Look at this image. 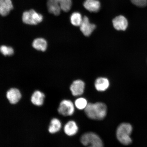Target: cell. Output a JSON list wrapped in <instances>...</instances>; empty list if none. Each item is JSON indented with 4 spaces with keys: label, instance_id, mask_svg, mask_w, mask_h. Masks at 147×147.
<instances>
[{
    "label": "cell",
    "instance_id": "obj_1",
    "mask_svg": "<svg viewBox=\"0 0 147 147\" xmlns=\"http://www.w3.org/2000/svg\"><path fill=\"white\" fill-rule=\"evenodd\" d=\"M84 109L87 117L94 120H102L106 117L107 113V106L101 102L88 104Z\"/></svg>",
    "mask_w": 147,
    "mask_h": 147
},
{
    "label": "cell",
    "instance_id": "obj_2",
    "mask_svg": "<svg viewBox=\"0 0 147 147\" xmlns=\"http://www.w3.org/2000/svg\"><path fill=\"white\" fill-rule=\"evenodd\" d=\"M132 131L133 127L128 123H123L119 125L117 128L116 133L119 142L125 145L131 144L132 140L130 136Z\"/></svg>",
    "mask_w": 147,
    "mask_h": 147
},
{
    "label": "cell",
    "instance_id": "obj_3",
    "mask_svg": "<svg viewBox=\"0 0 147 147\" xmlns=\"http://www.w3.org/2000/svg\"><path fill=\"white\" fill-rule=\"evenodd\" d=\"M80 141L83 145L87 147H104L100 138L92 132L84 134L81 138Z\"/></svg>",
    "mask_w": 147,
    "mask_h": 147
},
{
    "label": "cell",
    "instance_id": "obj_4",
    "mask_svg": "<svg viewBox=\"0 0 147 147\" xmlns=\"http://www.w3.org/2000/svg\"><path fill=\"white\" fill-rule=\"evenodd\" d=\"M43 16L34 9L26 11L23 14V22L26 24L36 25L41 23L43 20Z\"/></svg>",
    "mask_w": 147,
    "mask_h": 147
},
{
    "label": "cell",
    "instance_id": "obj_5",
    "mask_svg": "<svg viewBox=\"0 0 147 147\" xmlns=\"http://www.w3.org/2000/svg\"><path fill=\"white\" fill-rule=\"evenodd\" d=\"M58 111L60 115L64 116H71L74 113V105L71 101L64 100L60 102Z\"/></svg>",
    "mask_w": 147,
    "mask_h": 147
},
{
    "label": "cell",
    "instance_id": "obj_6",
    "mask_svg": "<svg viewBox=\"0 0 147 147\" xmlns=\"http://www.w3.org/2000/svg\"><path fill=\"white\" fill-rule=\"evenodd\" d=\"M80 27V30L84 35L88 36L90 35L96 28V26L94 24L90 23L89 18L85 16L83 18Z\"/></svg>",
    "mask_w": 147,
    "mask_h": 147
},
{
    "label": "cell",
    "instance_id": "obj_7",
    "mask_svg": "<svg viewBox=\"0 0 147 147\" xmlns=\"http://www.w3.org/2000/svg\"><path fill=\"white\" fill-rule=\"evenodd\" d=\"M6 96L10 104L15 105L21 100L22 95L19 90L16 88H12L7 91Z\"/></svg>",
    "mask_w": 147,
    "mask_h": 147
},
{
    "label": "cell",
    "instance_id": "obj_8",
    "mask_svg": "<svg viewBox=\"0 0 147 147\" xmlns=\"http://www.w3.org/2000/svg\"><path fill=\"white\" fill-rule=\"evenodd\" d=\"M113 23L114 28L117 30H126L128 25L127 20L123 16H117L114 18Z\"/></svg>",
    "mask_w": 147,
    "mask_h": 147
},
{
    "label": "cell",
    "instance_id": "obj_9",
    "mask_svg": "<svg viewBox=\"0 0 147 147\" xmlns=\"http://www.w3.org/2000/svg\"><path fill=\"white\" fill-rule=\"evenodd\" d=\"M85 84L82 80H76L74 82L71 86L70 89L73 96H78L83 93Z\"/></svg>",
    "mask_w": 147,
    "mask_h": 147
},
{
    "label": "cell",
    "instance_id": "obj_10",
    "mask_svg": "<svg viewBox=\"0 0 147 147\" xmlns=\"http://www.w3.org/2000/svg\"><path fill=\"white\" fill-rule=\"evenodd\" d=\"M83 5L89 12L94 13L98 12L101 7L100 2L98 0H86Z\"/></svg>",
    "mask_w": 147,
    "mask_h": 147
},
{
    "label": "cell",
    "instance_id": "obj_11",
    "mask_svg": "<svg viewBox=\"0 0 147 147\" xmlns=\"http://www.w3.org/2000/svg\"><path fill=\"white\" fill-rule=\"evenodd\" d=\"M45 98V95L38 90L35 91L31 97V102L34 106H41L43 105Z\"/></svg>",
    "mask_w": 147,
    "mask_h": 147
},
{
    "label": "cell",
    "instance_id": "obj_12",
    "mask_svg": "<svg viewBox=\"0 0 147 147\" xmlns=\"http://www.w3.org/2000/svg\"><path fill=\"white\" fill-rule=\"evenodd\" d=\"M47 6L49 13L55 16H59L61 9L57 0H48Z\"/></svg>",
    "mask_w": 147,
    "mask_h": 147
},
{
    "label": "cell",
    "instance_id": "obj_13",
    "mask_svg": "<svg viewBox=\"0 0 147 147\" xmlns=\"http://www.w3.org/2000/svg\"><path fill=\"white\" fill-rule=\"evenodd\" d=\"M13 9L11 0H3L0 6V15L5 17Z\"/></svg>",
    "mask_w": 147,
    "mask_h": 147
},
{
    "label": "cell",
    "instance_id": "obj_14",
    "mask_svg": "<svg viewBox=\"0 0 147 147\" xmlns=\"http://www.w3.org/2000/svg\"><path fill=\"white\" fill-rule=\"evenodd\" d=\"M95 86L97 91H104L106 90L109 87V81L105 78H99L95 81Z\"/></svg>",
    "mask_w": 147,
    "mask_h": 147
},
{
    "label": "cell",
    "instance_id": "obj_15",
    "mask_svg": "<svg viewBox=\"0 0 147 147\" xmlns=\"http://www.w3.org/2000/svg\"><path fill=\"white\" fill-rule=\"evenodd\" d=\"M64 131L68 136H72L75 135L78 131V126L74 121H69L64 126Z\"/></svg>",
    "mask_w": 147,
    "mask_h": 147
},
{
    "label": "cell",
    "instance_id": "obj_16",
    "mask_svg": "<svg viewBox=\"0 0 147 147\" xmlns=\"http://www.w3.org/2000/svg\"><path fill=\"white\" fill-rule=\"evenodd\" d=\"M32 47L36 50L45 51L47 50V42L42 38H36L33 42Z\"/></svg>",
    "mask_w": 147,
    "mask_h": 147
},
{
    "label": "cell",
    "instance_id": "obj_17",
    "mask_svg": "<svg viewBox=\"0 0 147 147\" xmlns=\"http://www.w3.org/2000/svg\"><path fill=\"white\" fill-rule=\"evenodd\" d=\"M61 123L59 119L53 118L51 119L49 126L48 131L49 133L54 134L60 131L61 128Z\"/></svg>",
    "mask_w": 147,
    "mask_h": 147
},
{
    "label": "cell",
    "instance_id": "obj_18",
    "mask_svg": "<svg viewBox=\"0 0 147 147\" xmlns=\"http://www.w3.org/2000/svg\"><path fill=\"white\" fill-rule=\"evenodd\" d=\"M83 18L80 13L75 12L71 14L70 17L71 23L75 26H80L82 21Z\"/></svg>",
    "mask_w": 147,
    "mask_h": 147
},
{
    "label": "cell",
    "instance_id": "obj_19",
    "mask_svg": "<svg viewBox=\"0 0 147 147\" xmlns=\"http://www.w3.org/2000/svg\"><path fill=\"white\" fill-rule=\"evenodd\" d=\"M59 4L61 10L67 12L70 10L72 6L71 0H57Z\"/></svg>",
    "mask_w": 147,
    "mask_h": 147
},
{
    "label": "cell",
    "instance_id": "obj_20",
    "mask_svg": "<svg viewBox=\"0 0 147 147\" xmlns=\"http://www.w3.org/2000/svg\"><path fill=\"white\" fill-rule=\"evenodd\" d=\"M0 52L5 56H11L14 53V51L12 47L2 45L0 47Z\"/></svg>",
    "mask_w": 147,
    "mask_h": 147
},
{
    "label": "cell",
    "instance_id": "obj_21",
    "mask_svg": "<svg viewBox=\"0 0 147 147\" xmlns=\"http://www.w3.org/2000/svg\"><path fill=\"white\" fill-rule=\"evenodd\" d=\"M88 104L87 100L84 98H79L75 102V106L80 110L85 109Z\"/></svg>",
    "mask_w": 147,
    "mask_h": 147
},
{
    "label": "cell",
    "instance_id": "obj_22",
    "mask_svg": "<svg viewBox=\"0 0 147 147\" xmlns=\"http://www.w3.org/2000/svg\"><path fill=\"white\" fill-rule=\"evenodd\" d=\"M133 4L139 7H144L147 5V0H130Z\"/></svg>",
    "mask_w": 147,
    "mask_h": 147
},
{
    "label": "cell",
    "instance_id": "obj_23",
    "mask_svg": "<svg viewBox=\"0 0 147 147\" xmlns=\"http://www.w3.org/2000/svg\"><path fill=\"white\" fill-rule=\"evenodd\" d=\"M3 1V0H0V4H1V2L2 1Z\"/></svg>",
    "mask_w": 147,
    "mask_h": 147
}]
</instances>
